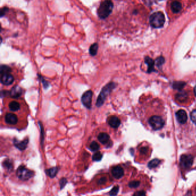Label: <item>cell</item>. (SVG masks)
Instances as JSON below:
<instances>
[{
	"mask_svg": "<svg viewBox=\"0 0 196 196\" xmlns=\"http://www.w3.org/2000/svg\"><path fill=\"white\" fill-rule=\"evenodd\" d=\"M22 94V88L18 85H14L12 88L9 92V95L10 97L14 99H18L20 98Z\"/></svg>",
	"mask_w": 196,
	"mask_h": 196,
	"instance_id": "obj_10",
	"label": "cell"
},
{
	"mask_svg": "<svg viewBox=\"0 0 196 196\" xmlns=\"http://www.w3.org/2000/svg\"><path fill=\"white\" fill-rule=\"evenodd\" d=\"M5 121L9 125H16L18 122V116L14 113H7L5 116Z\"/></svg>",
	"mask_w": 196,
	"mask_h": 196,
	"instance_id": "obj_9",
	"label": "cell"
},
{
	"mask_svg": "<svg viewBox=\"0 0 196 196\" xmlns=\"http://www.w3.org/2000/svg\"><path fill=\"white\" fill-rule=\"evenodd\" d=\"M116 85L115 83L111 82L103 87L96 101V105L97 107H100L103 106L107 96L111 93L112 91L116 87Z\"/></svg>",
	"mask_w": 196,
	"mask_h": 196,
	"instance_id": "obj_2",
	"label": "cell"
},
{
	"mask_svg": "<svg viewBox=\"0 0 196 196\" xmlns=\"http://www.w3.org/2000/svg\"><path fill=\"white\" fill-rule=\"evenodd\" d=\"M40 78L42 83H43V86L45 87V89H47L49 86V83L47 81L45 80V79H43V77L42 76H40Z\"/></svg>",
	"mask_w": 196,
	"mask_h": 196,
	"instance_id": "obj_34",
	"label": "cell"
},
{
	"mask_svg": "<svg viewBox=\"0 0 196 196\" xmlns=\"http://www.w3.org/2000/svg\"><path fill=\"white\" fill-rule=\"evenodd\" d=\"M159 164H160V160H158V159H155V160H151V161L148 163V168H150V169H152V168H156V166H158Z\"/></svg>",
	"mask_w": 196,
	"mask_h": 196,
	"instance_id": "obj_24",
	"label": "cell"
},
{
	"mask_svg": "<svg viewBox=\"0 0 196 196\" xmlns=\"http://www.w3.org/2000/svg\"><path fill=\"white\" fill-rule=\"evenodd\" d=\"M132 196H146V193L144 191H138V192H135Z\"/></svg>",
	"mask_w": 196,
	"mask_h": 196,
	"instance_id": "obj_35",
	"label": "cell"
},
{
	"mask_svg": "<svg viewBox=\"0 0 196 196\" xmlns=\"http://www.w3.org/2000/svg\"><path fill=\"white\" fill-rule=\"evenodd\" d=\"M193 163V158L191 155L184 154L181 156L180 165L183 169H187L190 168Z\"/></svg>",
	"mask_w": 196,
	"mask_h": 196,
	"instance_id": "obj_7",
	"label": "cell"
},
{
	"mask_svg": "<svg viewBox=\"0 0 196 196\" xmlns=\"http://www.w3.org/2000/svg\"><path fill=\"white\" fill-rule=\"evenodd\" d=\"M98 49V44L97 43H94L93 44L91 45V46L89 48V54L91 56H94L97 54Z\"/></svg>",
	"mask_w": 196,
	"mask_h": 196,
	"instance_id": "obj_18",
	"label": "cell"
},
{
	"mask_svg": "<svg viewBox=\"0 0 196 196\" xmlns=\"http://www.w3.org/2000/svg\"><path fill=\"white\" fill-rule=\"evenodd\" d=\"M140 185V182L138 181H133L129 183V187L131 188H136Z\"/></svg>",
	"mask_w": 196,
	"mask_h": 196,
	"instance_id": "obj_28",
	"label": "cell"
},
{
	"mask_svg": "<svg viewBox=\"0 0 196 196\" xmlns=\"http://www.w3.org/2000/svg\"><path fill=\"white\" fill-rule=\"evenodd\" d=\"M14 81V76L10 73L5 74L1 75V82L2 85H11Z\"/></svg>",
	"mask_w": 196,
	"mask_h": 196,
	"instance_id": "obj_8",
	"label": "cell"
},
{
	"mask_svg": "<svg viewBox=\"0 0 196 196\" xmlns=\"http://www.w3.org/2000/svg\"><path fill=\"white\" fill-rule=\"evenodd\" d=\"M8 10H9V8L8 7H6V6L1 8V12H0V14H1L0 16H1V17H4L5 15V14L8 12Z\"/></svg>",
	"mask_w": 196,
	"mask_h": 196,
	"instance_id": "obj_31",
	"label": "cell"
},
{
	"mask_svg": "<svg viewBox=\"0 0 196 196\" xmlns=\"http://www.w3.org/2000/svg\"><path fill=\"white\" fill-rule=\"evenodd\" d=\"M60 186H61V189H62L63 187H65V185L67 184V179L65 178H62L60 180Z\"/></svg>",
	"mask_w": 196,
	"mask_h": 196,
	"instance_id": "obj_33",
	"label": "cell"
},
{
	"mask_svg": "<svg viewBox=\"0 0 196 196\" xmlns=\"http://www.w3.org/2000/svg\"><path fill=\"white\" fill-rule=\"evenodd\" d=\"M112 174L114 178L120 179L124 175V170L120 166H116L112 168Z\"/></svg>",
	"mask_w": 196,
	"mask_h": 196,
	"instance_id": "obj_12",
	"label": "cell"
},
{
	"mask_svg": "<svg viewBox=\"0 0 196 196\" xmlns=\"http://www.w3.org/2000/svg\"><path fill=\"white\" fill-rule=\"evenodd\" d=\"M9 110L12 111H18L20 108V104L18 102L12 101L9 103Z\"/></svg>",
	"mask_w": 196,
	"mask_h": 196,
	"instance_id": "obj_17",
	"label": "cell"
},
{
	"mask_svg": "<svg viewBox=\"0 0 196 196\" xmlns=\"http://www.w3.org/2000/svg\"><path fill=\"white\" fill-rule=\"evenodd\" d=\"M93 93L91 90L86 91L81 97V102L86 108L90 109L92 107V97Z\"/></svg>",
	"mask_w": 196,
	"mask_h": 196,
	"instance_id": "obj_6",
	"label": "cell"
},
{
	"mask_svg": "<svg viewBox=\"0 0 196 196\" xmlns=\"http://www.w3.org/2000/svg\"><path fill=\"white\" fill-rule=\"evenodd\" d=\"M3 166L7 170H10L13 169V164L12 161L9 160H6L3 162Z\"/></svg>",
	"mask_w": 196,
	"mask_h": 196,
	"instance_id": "obj_22",
	"label": "cell"
},
{
	"mask_svg": "<svg viewBox=\"0 0 196 196\" xmlns=\"http://www.w3.org/2000/svg\"><path fill=\"white\" fill-rule=\"evenodd\" d=\"M148 151V149L147 147H142L140 150V152L142 153V154H146Z\"/></svg>",
	"mask_w": 196,
	"mask_h": 196,
	"instance_id": "obj_37",
	"label": "cell"
},
{
	"mask_svg": "<svg viewBox=\"0 0 196 196\" xmlns=\"http://www.w3.org/2000/svg\"><path fill=\"white\" fill-rule=\"evenodd\" d=\"M165 22L164 14L160 12L152 14L150 18V25L155 28H159L163 27Z\"/></svg>",
	"mask_w": 196,
	"mask_h": 196,
	"instance_id": "obj_3",
	"label": "cell"
},
{
	"mask_svg": "<svg viewBox=\"0 0 196 196\" xmlns=\"http://www.w3.org/2000/svg\"><path fill=\"white\" fill-rule=\"evenodd\" d=\"M108 123L112 128L116 129L120 125L121 122L117 116H112L108 119Z\"/></svg>",
	"mask_w": 196,
	"mask_h": 196,
	"instance_id": "obj_13",
	"label": "cell"
},
{
	"mask_svg": "<svg viewBox=\"0 0 196 196\" xmlns=\"http://www.w3.org/2000/svg\"><path fill=\"white\" fill-rule=\"evenodd\" d=\"M146 62L148 66V72H151L154 70V61L151 58H146Z\"/></svg>",
	"mask_w": 196,
	"mask_h": 196,
	"instance_id": "obj_23",
	"label": "cell"
},
{
	"mask_svg": "<svg viewBox=\"0 0 196 196\" xmlns=\"http://www.w3.org/2000/svg\"><path fill=\"white\" fill-rule=\"evenodd\" d=\"M194 94L196 95V86L194 87Z\"/></svg>",
	"mask_w": 196,
	"mask_h": 196,
	"instance_id": "obj_38",
	"label": "cell"
},
{
	"mask_svg": "<svg viewBox=\"0 0 196 196\" xmlns=\"http://www.w3.org/2000/svg\"><path fill=\"white\" fill-rule=\"evenodd\" d=\"M98 140L103 145H105L109 142L110 137L106 133H101L98 135Z\"/></svg>",
	"mask_w": 196,
	"mask_h": 196,
	"instance_id": "obj_15",
	"label": "cell"
},
{
	"mask_svg": "<svg viewBox=\"0 0 196 196\" xmlns=\"http://www.w3.org/2000/svg\"><path fill=\"white\" fill-rule=\"evenodd\" d=\"M114 5L112 0H104L97 10V15L101 19L107 18L112 13Z\"/></svg>",
	"mask_w": 196,
	"mask_h": 196,
	"instance_id": "obj_1",
	"label": "cell"
},
{
	"mask_svg": "<svg viewBox=\"0 0 196 196\" xmlns=\"http://www.w3.org/2000/svg\"><path fill=\"white\" fill-rule=\"evenodd\" d=\"M171 8L174 13H177L178 12H179L182 9V5L179 2L175 1L171 4Z\"/></svg>",
	"mask_w": 196,
	"mask_h": 196,
	"instance_id": "obj_16",
	"label": "cell"
},
{
	"mask_svg": "<svg viewBox=\"0 0 196 196\" xmlns=\"http://www.w3.org/2000/svg\"><path fill=\"white\" fill-rule=\"evenodd\" d=\"M149 124L152 128L155 130H160L165 125L163 119L159 116H151L149 119Z\"/></svg>",
	"mask_w": 196,
	"mask_h": 196,
	"instance_id": "obj_5",
	"label": "cell"
},
{
	"mask_svg": "<svg viewBox=\"0 0 196 196\" xmlns=\"http://www.w3.org/2000/svg\"><path fill=\"white\" fill-rule=\"evenodd\" d=\"M106 181H107V179H106V178H101V179L98 181V183H99V184H103V183H105Z\"/></svg>",
	"mask_w": 196,
	"mask_h": 196,
	"instance_id": "obj_36",
	"label": "cell"
},
{
	"mask_svg": "<svg viewBox=\"0 0 196 196\" xmlns=\"http://www.w3.org/2000/svg\"><path fill=\"white\" fill-rule=\"evenodd\" d=\"M119 190V186H115L112 188L111 190L109 192V195L111 196H116Z\"/></svg>",
	"mask_w": 196,
	"mask_h": 196,
	"instance_id": "obj_27",
	"label": "cell"
},
{
	"mask_svg": "<svg viewBox=\"0 0 196 196\" xmlns=\"http://www.w3.org/2000/svg\"><path fill=\"white\" fill-rule=\"evenodd\" d=\"M12 71L11 68L6 65H2L0 67V74L3 75L5 74H7V73H10Z\"/></svg>",
	"mask_w": 196,
	"mask_h": 196,
	"instance_id": "obj_21",
	"label": "cell"
},
{
	"mask_svg": "<svg viewBox=\"0 0 196 196\" xmlns=\"http://www.w3.org/2000/svg\"><path fill=\"white\" fill-rule=\"evenodd\" d=\"M16 174L18 178H20V179L23 181H27L33 175V172L30 170L28 169L24 166L22 165L18 167Z\"/></svg>",
	"mask_w": 196,
	"mask_h": 196,
	"instance_id": "obj_4",
	"label": "cell"
},
{
	"mask_svg": "<svg viewBox=\"0 0 196 196\" xmlns=\"http://www.w3.org/2000/svg\"><path fill=\"white\" fill-rule=\"evenodd\" d=\"M176 118L179 123L181 124H185L187 119L186 112L183 110H179L176 112Z\"/></svg>",
	"mask_w": 196,
	"mask_h": 196,
	"instance_id": "obj_11",
	"label": "cell"
},
{
	"mask_svg": "<svg viewBox=\"0 0 196 196\" xmlns=\"http://www.w3.org/2000/svg\"><path fill=\"white\" fill-rule=\"evenodd\" d=\"M90 149L92 152H97L100 149V145H98V143L96 142V141H93L90 145Z\"/></svg>",
	"mask_w": 196,
	"mask_h": 196,
	"instance_id": "obj_25",
	"label": "cell"
},
{
	"mask_svg": "<svg viewBox=\"0 0 196 196\" xmlns=\"http://www.w3.org/2000/svg\"><path fill=\"white\" fill-rule=\"evenodd\" d=\"M176 97H177V99L178 101H179L181 102H184L186 100V99L188 98V96H187V92H186L185 91H182V92H179L177 94Z\"/></svg>",
	"mask_w": 196,
	"mask_h": 196,
	"instance_id": "obj_20",
	"label": "cell"
},
{
	"mask_svg": "<svg viewBox=\"0 0 196 196\" xmlns=\"http://www.w3.org/2000/svg\"><path fill=\"white\" fill-rule=\"evenodd\" d=\"M164 62H165L164 58L162 57H159V58H156V60H155V63H156V66L158 67H160L163 64Z\"/></svg>",
	"mask_w": 196,
	"mask_h": 196,
	"instance_id": "obj_29",
	"label": "cell"
},
{
	"mask_svg": "<svg viewBox=\"0 0 196 196\" xmlns=\"http://www.w3.org/2000/svg\"><path fill=\"white\" fill-rule=\"evenodd\" d=\"M58 170L59 169H58V168L53 167V168H50L49 169L45 171V172L49 177L53 178L56 176V175L58 173Z\"/></svg>",
	"mask_w": 196,
	"mask_h": 196,
	"instance_id": "obj_19",
	"label": "cell"
},
{
	"mask_svg": "<svg viewBox=\"0 0 196 196\" xmlns=\"http://www.w3.org/2000/svg\"><path fill=\"white\" fill-rule=\"evenodd\" d=\"M190 119L192 122L196 125V109L194 110L190 114Z\"/></svg>",
	"mask_w": 196,
	"mask_h": 196,
	"instance_id": "obj_32",
	"label": "cell"
},
{
	"mask_svg": "<svg viewBox=\"0 0 196 196\" xmlns=\"http://www.w3.org/2000/svg\"><path fill=\"white\" fill-rule=\"evenodd\" d=\"M103 158V154L100 152H96L92 156V160L93 161H100Z\"/></svg>",
	"mask_w": 196,
	"mask_h": 196,
	"instance_id": "obj_26",
	"label": "cell"
},
{
	"mask_svg": "<svg viewBox=\"0 0 196 196\" xmlns=\"http://www.w3.org/2000/svg\"><path fill=\"white\" fill-rule=\"evenodd\" d=\"M28 142V139H25L22 141H18L16 139H14V145L21 151L24 150L27 148Z\"/></svg>",
	"mask_w": 196,
	"mask_h": 196,
	"instance_id": "obj_14",
	"label": "cell"
},
{
	"mask_svg": "<svg viewBox=\"0 0 196 196\" xmlns=\"http://www.w3.org/2000/svg\"><path fill=\"white\" fill-rule=\"evenodd\" d=\"M185 84L183 82H178L174 85V87L175 89H182L183 87L185 86Z\"/></svg>",
	"mask_w": 196,
	"mask_h": 196,
	"instance_id": "obj_30",
	"label": "cell"
}]
</instances>
